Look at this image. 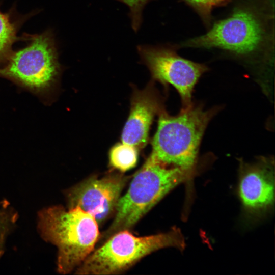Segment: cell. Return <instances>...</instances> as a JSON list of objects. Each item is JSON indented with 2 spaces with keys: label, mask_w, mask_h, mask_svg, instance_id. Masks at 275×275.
I'll return each mask as SVG.
<instances>
[{
  "label": "cell",
  "mask_w": 275,
  "mask_h": 275,
  "mask_svg": "<svg viewBox=\"0 0 275 275\" xmlns=\"http://www.w3.org/2000/svg\"><path fill=\"white\" fill-rule=\"evenodd\" d=\"M26 46L13 51L0 66V77L36 93L51 91L59 77L61 66L51 30L28 34Z\"/></svg>",
  "instance_id": "8992f818"
},
{
  "label": "cell",
  "mask_w": 275,
  "mask_h": 275,
  "mask_svg": "<svg viewBox=\"0 0 275 275\" xmlns=\"http://www.w3.org/2000/svg\"><path fill=\"white\" fill-rule=\"evenodd\" d=\"M273 160L265 157L252 163L240 161L239 194L245 210L251 214L262 213L273 204Z\"/></svg>",
  "instance_id": "9c48e42d"
},
{
  "label": "cell",
  "mask_w": 275,
  "mask_h": 275,
  "mask_svg": "<svg viewBox=\"0 0 275 275\" xmlns=\"http://www.w3.org/2000/svg\"><path fill=\"white\" fill-rule=\"evenodd\" d=\"M218 110H206L193 104L182 108L176 116H170L161 110L151 155L164 164L195 170L203 136Z\"/></svg>",
  "instance_id": "277c9868"
},
{
  "label": "cell",
  "mask_w": 275,
  "mask_h": 275,
  "mask_svg": "<svg viewBox=\"0 0 275 275\" xmlns=\"http://www.w3.org/2000/svg\"><path fill=\"white\" fill-rule=\"evenodd\" d=\"M130 108L122 130L121 141L139 150L147 144L154 118L163 109L161 99L152 84L142 90L134 91Z\"/></svg>",
  "instance_id": "30bf717a"
},
{
  "label": "cell",
  "mask_w": 275,
  "mask_h": 275,
  "mask_svg": "<svg viewBox=\"0 0 275 275\" xmlns=\"http://www.w3.org/2000/svg\"><path fill=\"white\" fill-rule=\"evenodd\" d=\"M128 179L123 174L112 173L89 177L65 191L68 208L79 207L101 225L115 213Z\"/></svg>",
  "instance_id": "ba28073f"
},
{
  "label": "cell",
  "mask_w": 275,
  "mask_h": 275,
  "mask_svg": "<svg viewBox=\"0 0 275 275\" xmlns=\"http://www.w3.org/2000/svg\"><path fill=\"white\" fill-rule=\"evenodd\" d=\"M17 218L14 210L0 208V257L5 252L6 239L14 227Z\"/></svg>",
  "instance_id": "4fadbf2b"
},
{
  "label": "cell",
  "mask_w": 275,
  "mask_h": 275,
  "mask_svg": "<svg viewBox=\"0 0 275 275\" xmlns=\"http://www.w3.org/2000/svg\"><path fill=\"white\" fill-rule=\"evenodd\" d=\"M127 6L130 10L132 26L135 31L140 26L143 9L150 0H119Z\"/></svg>",
  "instance_id": "9a60e30c"
},
{
  "label": "cell",
  "mask_w": 275,
  "mask_h": 275,
  "mask_svg": "<svg viewBox=\"0 0 275 275\" xmlns=\"http://www.w3.org/2000/svg\"><path fill=\"white\" fill-rule=\"evenodd\" d=\"M34 13L18 15L14 9L7 13L0 10V66L3 64L13 52L14 44L19 41H27L26 34L19 37L18 32Z\"/></svg>",
  "instance_id": "8fae6325"
},
{
  "label": "cell",
  "mask_w": 275,
  "mask_h": 275,
  "mask_svg": "<svg viewBox=\"0 0 275 275\" xmlns=\"http://www.w3.org/2000/svg\"><path fill=\"white\" fill-rule=\"evenodd\" d=\"M105 241L76 269V274H120L153 252L167 247L182 250L185 246L181 231L175 228L166 233L143 237L122 230Z\"/></svg>",
  "instance_id": "5b68a950"
},
{
  "label": "cell",
  "mask_w": 275,
  "mask_h": 275,
  "mask_svg": "<svg viewBox=\"0 0 275 275\" xmlns=\"http://www.w3.org/2000/svg\"><path fill=\"white\" fill-rule=\"evenodd\" d=\"M98 226L92 215L78 207L52 206L38 214L39 233L57 246V271L64 274L75 270L93 251L101 235Z\"/></svg>",
  "instance_id": "7a4b0ae2"
},
{
  "label": "cell",
  "mask_w": 275,
  "mask_h": 275,
  "mask_svg": "<svg viewBox=\"0 0 275 275\" xmlns=\"http://www.w3.org/2000/svg\"><path fill=\"white\" fill-rule=\"evenodd\" d=\"M197 11L203 20L208 25L214 8L230 2L231 0H184Z\"/></svg>",
  "instance_id": "5bb4252c"
},
{
  "label": "cell",
  "mask_w": 275,
  "mask_h": 275,
  "mask_svg": "<svg viewBox=\"0 0 275 275\" xmlns=\"http://www.w3.org/2000/svg\"><path fill=\"white\" fill-rule=\"evenodd\" d=\"M194 174V170L169 167L150 155L120 197L114 219L100 239L103 241L119 231L132 228L168 193Z\"/></svg>",
  "instance_id": "3957f363"
},
{
  "label": "cell",
  "mask_w": 275,
  "mask_h": 275,
  "mask_svg": "<svg viewBox=\"0 0 275 275\" xmlns=\"http://www.w3.org/2000/svg\"><path fill=\"white\" fill-rule=\"evenodd\" d=\"M138 52L153 79L176 89L181 97L182 108L192 104L194 89L208 70L206 65L181 57L173 47L141 45Z\"/></svg>",
  "instance_id": "52a82bcc"
},
{
  "label": "cell",
  "mask_w": 275,
  "mask_h": 275,
  "mask_svg": "<svg viewBox=\"0 0 275 275\" xmlns=\"http://www.w3.org/2000/svg\"><path fill=\"white\" fill-rule=\"evenodd\" d=\"M138 150L134 146L119 143L109 152V164L112 168L124 172L134 168L137 163Z\"/></svg>",
  "instance_id": "7c38bea8"
},
{
  "label": "cell",
  "mask_w": 275,
  "mask_h": 275,
  "mask_svg": "<svg viewBox=\"0 0 275 275\" xmlns=\"http://www.w3.org/2000/svg\"><path fill=\"white\" fill-rule=\"evenodd\" d=\"M257 4L235 7L204 34L186 40L182 47L217 49L250 62L271 60L273 30L270 12Z\"/></svg>",
  "instance_id": "6da1fadb"
}]
</instances>
